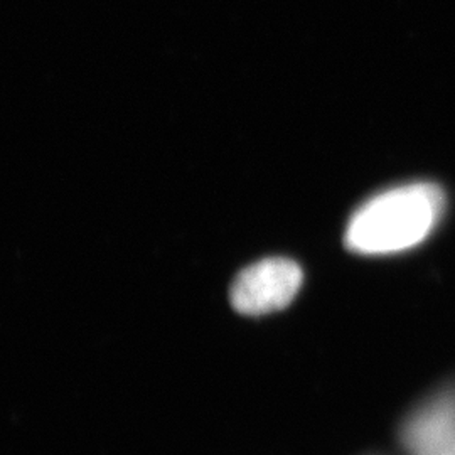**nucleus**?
Returning a JSON list of instances; mask_svg holds the SVG:
<instances>
[{
    "label": "nucleus",
    "instance_id": "nucleus-3",
    "mask_svg": "<svg viewBox=\"0 0 455 455\" xmlns=\"http://www.w3.org/2000/svg\"><path fill=\"white\" fill-rule=\"evenodd\" d=\"M405 455H455V385L435 391L402 423Z\"/></svg>",
    "mask_w": 455,
    "mask_h": 455
},
{
    "label": "nucleus",
    "instance_id": "nucleus-1",
    "mask_svg": "<svg viewBox=\"0 0 455 455\" xmlns=\"http://www.w3.org/2000/svg\"><path fill=\"white\" fill-rule=\"evenodd\" d=\"M447 212L437 182L413 180L387 188L363 201L344 228V244L363 257H388L422 244Z\"/></svg>",
    "mask_w": 455,
    "mask_h": 455
},
{
    "label": "nucleus",
    "instance_id": "nucleus-2",
    "mask_svg": "<svg viewBox=\"0 0 455 455\" xmlns=\"http://www.w3.org/2000/svg\"><path fill=\"white\" fill-rule=\"evenodd\" d=\"M304 285L302 267L285 257H270L243 268L233 280L229 300L243 315H267L289 307Z\"/></svg>",
    "mask_w": 455,
    "mask_h": 455
}]
</instances>
